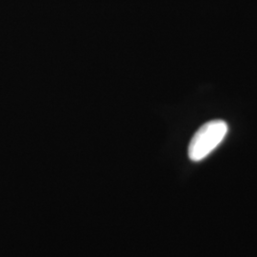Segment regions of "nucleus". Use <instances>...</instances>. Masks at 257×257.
I'll use <instances>...</instances> for the list:
<instances>
[{
    "label": "nucleus",
    "mask_w": 257,
    "mask_h": 257,
    "mask_svg": "<svg viewBox=\"0 0 257 257\" xmlns=\"http://www.w3.org/2000/svg\"><path fill=\"white\" fill-rule=\"evenodd\" d=\"M229 132L224 120H212L202 125L194 134L188 149V155L193 162H199L220 145Z\"/></svg>",
    "instance_id": "f257e3e1"
}]
</instances>
